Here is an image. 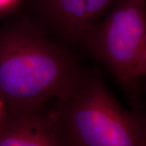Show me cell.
Returning <instances> with one entry per match:
<instances>
[{
  "label": "cell",
  "mask_w": 146,
  "mask_h": 146,
  "mask_svg": "<svg viewBox=\"0 0 146 146\" xmlns=\"http://www.w3.org/2000/svg\"><path fill=\"white\" fill-rule=\"evenodd\" d=\"M23 0H0V21L17 12Z\"/></svg>",
  "instance_id": "cell-6"
},
{
  "label": "cell",
  "mask_w": 146,
  "mask_h": 146,
  "mask_svg": "<svg viewBox=\"0 0 146 146\" xmlns=\"http://www.w3.org/2000/svg\"><path fill=\"white\" fill-rule=\"evenodd\" d=\"M3 105L0 102V119L2 117V115H3Z\"/></svg>",
  "instance_id": "cell-7"
},
{
  "label": "cell",
  "mask_w": 146,
  "mask_h": 146,
  "mask_svg": "<svg viewBox=\"0 0 146 146\" xmlns=\"http://www.w3.org/2000/svg\"><path fill=\"white\" fill-rule=\"evenodd\" d=\"M76 56L17 12L0 21V102L4 110L46 108L85 74Z\"/></svg>",
  "instance_id": "cell-1"
},
{
  "label": "cell",
  "mask_w": 146,
  "mask_h": 146,
  "mask_svg": "<svg viewBox=\"0 0 146 146\" xmlns=\"http://www.w3.org/2000/svg\"><path fill=\"white\" fill-rule=\"evenodd\" d=\"M115 0H23L17 13L69 52L81 48L89 29Z\"/></svg>",
  "instance_id": "cell-4"
},
{
  "label": "cell",
  "mask_w": 146,
  "mask_h": 146,
  "mask_svg": "<svg viewBox=\"0 0 146 146\" xmlns=\"http://www.w3.org/2000/svg\"><path fill=\"white\" fill-rule=\"evenodd\" d=\"M57 146H146V120L124 108L98 75L85 72L48 109Z\"/></svg>",
  "instance_id": "cell-2"
},
{
  "label": "cell",
  "mask_w": 146,
  "mask_h": 146,
  "mask_svg": "<svg viewBox=\"0 0 146 146\" xmlns=\"http://www.w3.org/2000/svg\"><path fill=\"white\" fill-rule=\"evenodd\" d=\"M0 146H57L48 108L3 111Z\"/></svg>",
  "instance_id": "cell-5"
},
{
  "label": "cell",
  "mask_w": 146,
  "mask_h": 146,
  "mask_svg": "<svg viewBox=\"0 0 146 146\" xmlns=\"http://www.w3.org/2000/svg\"><path fill=\"white\" fill-rule=\"evenodd\" d=\"M81 48L129 94L146 76V0H115L84 35Z\"/></svg>",
  "instance_id": "cell-3"
}]
</instances>
